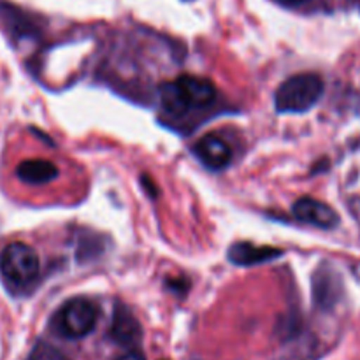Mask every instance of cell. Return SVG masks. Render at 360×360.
<instances>
[{
	"label": "cell",
	"mask_w": 360,
	"mask_h": 360,
	"mask_svg": "<svg viewBox=\"0 0 360 360\" xmlns=\"http://www.w3.org/2000/svg\"><path fill=\"white\" fill-rule=\"evenodd\" d=\"M285 2H288V4H301V2H304V0H285Z\"/></svg>",
	"instance_id": "cell-13"
},
{
	"label": "cell",
	"mask_w": 360,
	"mask_h": 360,
	"mask_svg": "<svg viewBox=\"0 0 360 360\" xmlns=\"http://www.w3.org/2000/svg\"><path fill=\"white\" fill-rule=\"evenodd\" d=\"M39 257L27 243L14 241L0 253V273L16 287H27L39 274Z\"/></svg>",
	"instance_id": "cell-2"
},
{
	"label": "cell",
	"mask_w": 360,
	"mask_h": 360,
	"mask_svg": "<svg viewBox=\"0 0 360 360\" xmlns=\"http://www.w3.org/2000/svg\"><path fill=\"white\" fill-rule=\"evenodd\" d=\"M323 79L315 72H301L280 84L274 95L278 112H306L322 98Z\"/></svg>",
	"instance_id": "cell-1"
},
{
	"label": "cell",
	"mask_w": 360,
	"mask_h": 360,
	"mask_svg": "<svg viewBox=\"0 0 360 360\" xmlns=\"http://www.w3.org/2000/svg\"><path fill=\"white\" fill-rule=\"evenodd\" d=\"M292 213L297 220L320 229H334L340 221V217L329 204L311 197H301L292 207Z\"/></svg>",
	"instance_id": "cell-4"
},
{
	"label": "cell",
	"mask_w": 360,
	"mask_h": 360,
	"mask_svg": "<svg viewBox=\"0 0 360 360\" xmlns=\"http://www.w3.org/2000/svg\"><path fill=\"white\" fill-rule=\"evenodd\" d=\"M55 323L62 336L69 340H81L95 329L97 308L88 299H70L58 311Z\"/></svg>",
	"instance_id": "cell-3"
},
{
	"label": "cell",
	"mask_w": 360,
	"mask_h": 360,
	"mask_svg": "<svg viewBox=\"0 0 360 360\" xmlns=\"http://www.w3.org/2000/svg\"><path fill=\"white\" fill-rule=\"evenodd\" d=\"M16 174L21 181L30 185H46L58 176V167L49 160L34 158V160L21 162L16 169Z\"/></svg>",
	"instance_id": "cell-8"
},
{
	"label": "cell",
	"mask_w": 360,
	"mask_h": 360,
	"mask_svg": "<svg viewBox=\"0 0 360 360\" xmlns=\"http://www.w3.org/2000/svg\"><path fill=\"white\" fill-rule=\"evenodd\" d=\"M160 102L164 109L171 115L181 116L190 109L188 101H186L185 94L179 88L178 81H171V83H164L160 86Z\"/></svg>",
	"instance_id": "cell-10"
},
{
	"label": "cell",
	"mask_w": 360,
	"mask_h": 360,
	"mask_svg": "<svg viewBox=\"0 0 360 360\" xmlns=\"http://www.w3.org/2000/svg\"><path fill=\"white\" fill-rule=\"evenodd\" d=\"M30 360H67L56 348H53L48 343H37L32 350Z\"/></svg>",
	"instance_id": "cell-11"
},
{
	"label": "cell",
	"mask_w": 360,
	"mask_h": 360,
	"mask_svg": "<svg viewBox=\"0 0 360 360\" xmlns=\"http://www.w3.org/2000/svg\"><path fill=\"white\" fill-rule=\"evenodd\" d=\"M281 255H283L281 250L271 248V246H255L252 243L232 245L231 252H229L231 262L238 264V266H257V264L269 262V260L278 259Z\"/></svg>",
	"instance_id": "cell-7"
},
{
	"label": "cell",
	"mask_w": 360,
	"mask_h": 360,
	"mask_svg": "<svg viewBox=\"0 0 360 360\" xmlns=\"http://www.w3.org/2000/svg\"><path fill=\"white\" fill-rule=\"evenodd\" d=\"M195 155L206 167L218 171L231 164L232 148L229 146L227 141L211 134V136H204L195 144Z\"/></svg>",
	"instance_id": "cell-5"
},
{
	"label": "cell",
	"mask_w": 360,
	"mask_h": 360,
	"mask_svg": "<svg viewBox=\"0 0 360 360\" xmlns=\"http://www.w3.org/2000/svg\"><path fill=\"white\" fill-rule=\"evenodd\" d=\"M179 88L185 94L186 101H188L190 108H206V105L213 104L217 98V88L210 79L200 76H193V74H183L178 79Z\"/></svg>",
	"instance_id": "cell-6"
},
{
	"label": "cell",
	"mask_w": 360,
	"mask_h": 360,
	"mask_svg": "<svg viewBox=\"0 0 360 360\" xmlns=\"http://www.w3.org/2000/svg\"><path fill=\"white\" fill-rule=\"evenodd\" d=\"M116 360H146V359H144L139 352H129V354L122 355V357H118Z\"/></svg>",
	"instance_id": "cell-12"
},
{
	"label": "cell",
	"mask_w": 360,
	"mask_h": 360,
	"mask_svg": "<svg viewBox=\"0 0 360 360\" xmlns=\"http://www.w3.org/2000/svg\"><path fill=\"white\" fill-rule=\"evenodd\" d=\"M111 336L120 345H132L141 338V326L127 308L118 306L112 319Z\"/></svg>",
	"instance_id": "cell-9"
}]
</instances>
